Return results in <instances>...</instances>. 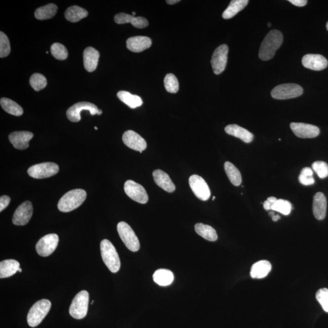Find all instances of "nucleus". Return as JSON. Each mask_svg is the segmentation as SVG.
Wrapping results in <instances>:
<instances>
[{
	"label": "nucleus",
	"mask_w": 328,
	"mask_h": 328,
	"mask_svg": "<svg viewBox=\"0 0 328 328\" xmlns=\"http://www.w3.org/2000/svg\"><path fill=\"white\" fill-rule=\"evenodd\" d=\"M283 40L282 33L277 30H273L267 33L261 45L259 57L260 59L267 61L272 59L275 52L281 47Z\"/></svg>",
	"instance_id": "obj_1"
},
{
	"label": "nucleus",
	"mask_w": 328,
	"mask_h": 328,
	"mask_svg": "<svg viewBox=\"0 0 328 328\" xmlns=\"http://www.w3.org/2000/svg\"><path fill=\"white\" fill-rule=\"evenodd\" d=\"M86 197V191L83 189L69 191L61 197L58 203V209L62 212H71L80 206Z\"/></svg>",
	"instance_id": "obj_2"
},
{
	"label": "nucleus",
	"mask_w": 328,
	"mask_h": 328,
	"mask_svg": "<svg viewBox=\"0 0 328 328\" xmlns=\"http://www.w3.org/2000/svg\"><path fill=\"white\" fill-rule=\"evenodd\" d=\"M100 251L103 262L112 273H116L120 268V261L113 244L108 239L100 243Z\"/></svg>",
	"instance_id": "obj_3"
},
{
	"label": "nucleus",
	"mask_w": 328,
	"mask_h": 328,
	"mask_svg": "<svg viewBox=\"0 0 328 328\" xmlns=\"http://www.w3.org/2000/svg\"><path fill=\"white\" fill-rule=\"evenodd\" d=\"M51 308V303L50 300L43 299L38 301L30 309L27 314V323L30 327H36L41 323V322L48 314Z\"/></svg>",
	"instance_id": "obj_4"
},
{
	"label": "nucleus",
	"mask_w": 328,
	"mask_h": 328,
	"mask_svg": "<svg viewBox=\"0 0 328 328\" xmlns=\"http://www.w3.org/2000/svg\"><path fill=\"white\" fill-rule=\"evenodd\" d=\"M89 305V293L81 291L76 295L69 308V314L73 318L80 320L86 317Z\"/></svg>",
	"instance_id": "obj_5"
},
{
	"label": "nucleus",
	"mask_w": 328,
	"mask_h": 328,
	"mask_svg": "<svg viewBox=\"0 0 328 328\" xmlns=\"http://www.w3.org/2000/svg\"><path fill=\"white\" fill-rule=\"evenodd\" d=\"M117 232L126 247L132 252L139 250L140 243L132 228L126 222H120L117 226Z\"/></svg>",
	"instance_id": "obj_6"
},
{
	"label": "nucleus",
	"mask_w": 328,
	"mask_h": 328,
	"mask_svg": "<svg viewBox=\"0 0 328 328\" xmlns=\"http://www.w3.org/2000/svg\"><path fill=\"white\" fill-rule=\"evenodd\" d=\"M303 90L299 85L286 84L278 85L272 90L271 96L273 99L285 100L302 95Z\"/></svg>",
	"instance_id": "obj_7"
},
{
	"label": "nucleus",
	"mask_w": 328,
	"mask_h": 328,
	"mask_svg": "<svg viewBox=\"0 0 328 328\" xmlns=\"http://www.w3.org/2000/svg\"><path fill=\"white\" fill-rule=\"evenodd\" d=\"M89 111L91 115L102 113V110L92 103L81 102L75 103L70 107L66 112L67 117L72 122H78L81 120L80 112L82 111Z\"/></svg>",
	"instance_id": "obj_8"
},
{
	"label": "nucleus",
	"mask_w": 328,
	"mask_h": 328,
	"mask_svg": "<svg viewBox=\"0 0 328 328\" xmlns=\"http://www.w3.org/2000/svg\"><path fill=\"white\" fill-rule=\"evenodd\" d=\"M59 171V167L53 162H44L30 167L27 170L30 177L35 179H44L56 175Z\"/></svg>",
	"instance_id": "obj_9"
},
{
	"label": "nucleus",
	"mask_w": 328,
	"mask_h": 328,
	"mask_svg": "<svg viewBox=\"0 0 328 328\" xmlns=\"http://www.w3.org/2000/svg\"><path fill=\"white\" fill-rule=\"evenodd\" d=\"M59 241V236L57 234H48L42 237L36 243V252L42 257L50 256L56 250Z\"/></svg>",
	"instance_id": "obj_10"
},
{
	"label": "nucleus",
	"mask_w": 328,
	"mask_h": 328,
	"mask_svg": "<svg viewBox=\"0 0 328 328\" xmlns=\"http://www.w3.org/2000/svg\"><path fill=\"white\" fill-rule=\"evenodd\" d=\"M228 53L229 48L226 45H222L216 49L213 54L211 64L215 74H220L226 69Z\"/></svg>",
	"instance_id": "obj_11"
},
{
	"label": "nucleus",
	"mask_w": 328,
	"mask_h": 328,
	"mask_svg": "<svg viewBox=\"0 0 328 328\" xmlns=\"http://www.w3.org/2000/svg\"><path fill=\"white\" fill-rule=\"evenodd\" d=\"M189 185L191 190L197 198L205 201L211 197V190L208 184L204 179L199 175L191 176L189 178Z\"/></svg>",
	"instance_id": "obj_12"
},
{
	"label": "nucleus",
	"mask_w": 328,
	"mask_h": 328,
	"mask_svg": "<svg viewBox=\"0 0 328 328\" xmlns=\"http://www.w3.org/2000/svg\"><path fill=\"white\" fill-rule=\"evenodd\" d=\"M125 192L128 196L137 202L146 203L148 200V196L145 188L136 182L129 180L124 185Z\"/></svg>",
	"instance_id": "obj_13"
},
{
	"label": "nucleus",
	"mask_w": 328,
	"mask_h": 328,
	"mask_svg": "<svg viewBox=\"0 0 328 328\" xmlns=\"http://www.w3.org/2000/svg\"><path fill=\"white\" fill-rule=\"evenodd\" d=\"M33 214L32 203L30 201H25L18 206L15 211L12 222L17 226H24L29 223Z\"/></svg>",
	"instance_id": "obj_14"
},
{
	"label": "nucleus",
	"mask_w": 328,
	"mask_h": 328,
	"mask_svg": "<svg viewBox=\"0 0 328 328\" xmlns=\"http://www.w3.org/2000/svg\"><path fill=\"white\" fill-rule=\"evenodd\" d=\"M290 127L294 135L300 138H314L320 134V129L311 124L293 122Z\"/></svg>",
	"instance_id": "obj_15"
},
{
	"label": "nucleus",
	"mask_w": 328,
	"mask_h": 328,
	"mask_svg": "<svg viewBox=\"0 0 328 328\" xmlns=\"http://www.w3.org/2000/svg\"><path fill=\"white\" fill-rule=\"evenodd\" d=\"M122 140L125 145L132 150L142 153L147 148V142L139 134L132 130L127 131L125 132Z\"/></svg>",
	"instance_id": "obj_16"
},
{
	"label": "nucleus",
	"mask_w": 328,
	"mask_h": 328,
	"mask_svg": "<svg viewBox=\"0 0 328 328\" xmlns=\"http://www.w3.org/2000/svg\"><path fill=\"white\" fill-rule=\"evenodd\" d=\"M302 64L306 68L314 71H321L326 68L327 60L320 54H307L303 57Z\"/></svg>",
	"instance_id": "obj_17"
},
{
	"label": "nucleus",
	"mask_w": 328,
	"mask_h": 328,
	"mask_svg": "<svg viewBox=\"0 0 328 328\" xmlns=\"http://www.w3.org/2000/svg\"><path fill=\"white\" fill-rule=\"evenodd\" d=\"M33 136L31 132H15L9 135V139L14 148L18 150H25L29 147V142Z\"/></svg>",
	"instance_id": "obj_18"
},
{
	"label": "nucleus",
	"mask_w": 328,
	"mask_h": 328,
	"mask_svg": "<svg viewBox=\"0 0 328 328\" xmlns=\"http://www.w3.org/2000/svg\"><path fill=\"white\" fill-rule=\"evenodd\" d=\"M152 44L151 39L145 36H133L127 39V47L134 53H141L150 48Z\"/></svg>",
	"instance_id": "obj_19"
},
{
	"label": "nucleus",
	"mask_w": 328,
	"mask_h": 328,
	"mask_svg": "<svg viewBox=\"0 0 328 328\" xmlns=\"http://www.w3.org/2000/svg\"><path fill=\"white\" fill-rule=\"evenodd\" d=\"M115 22L117 24L131 23L136 28L142 29L148 26V21L145 18L135 17L125 13L118 14L114 17Z\"/></svg>",
	"instance_id": "obj_20"
},
{
	"label": "nucleus",
	"mask_w": 328,
	"mask_h": 328,
	"mask_svg": "<svg viewBox=\"0 0 328 328\" xmlns=\"http://www.w3.org/2000/svg\"><path fill=\"white\" fill-rule=\"evenodd\" d=\"M327 201L326 197L321 192L315 194L313 200L312 210L314 217L318 220H322L326 217Z\"/></svg>",
	"instance_id": "obj_21"
},
{
	"label": "nucleus",
	"mask_w": 328,
	"mask_h": 328,
	"mask_svg": "<svg viewBox=\"0 0 328 328\" xmlns=\"http://www.w3.org/2000/svg\"><path fill=\"white\" fill-rule=\"evenodd\" d=\"M100 54L98 51L92 47L85 49L84 53V63L85 69L88 72H93L98 65Z\"/></svg>",
	"instance_id": "obj_22"
},
{
	"label": "nucleus",
	"mask_w": 328,
	"mask_h": 328,
	"mask_svg": "<svg viewBox=\"0 0 328 328\" xmlns=\"http://www.w3.org/2000/svg\"><path fill=\"white\" fill-rule=\"evenodd\" d=\"M154 181L158 186L167 192L172 193L176 189L175 185L168 174L161 170H156L153 173Z\"/></svg>",
	"instance_id": "obj_23"
},
{
	"label": "nucleus",
	"mask_w": 328,
	"mask_h": 328,
	"mask_svg": "<svg viewBox=\"0 0 328 328\" xmlns=\"http://www.w3.org/2000/svg\"><path fill=\"white\" fill-rule=\"evenodd\" d=\"M225 132L228 135L236 137L245 143H251L254 139L253 134L248 130L238 126V125H229L225 128Z\"/></svg>",
	"instance_id": "obj_24"
},
{
	"label": "nucleus",
	"mask_w": 328,
	"mask_h": 328,
	"mask_svg": "<svg viewBox=\"0 0 328 328\" xmlns=\"http://www.w3.org/2000/svg\"><path fill=\"white\" fill-rule=\"evenodd\" d=\"M271 269V264L268 261H258L252 266L251 270V277L257 279L266 277Z\"/></svg>",
	"instance_id": "obj_25"
},
{
	"label": "nucleus",
	"mask_w": 328,
	"mask_h": 328,
	"mask_svg": "<svg viewBox=\"0 0 328 328\" xmlns=\"http://www.w3.org/2000/svg\"><path fill=\"white\" fill-rule=\"evenodd\" d=\"M20 269V263L15 260H6L0 263V278L10 277Z\"/></svg>",
	"instance_id": "obj_26"
},
{
	"label": "nucleus",
	"mask_w": 328,
	"mask_h": 328,
	"mask_svg": "<svg viewBox=\"0 0 328 328\" xmlns=\"http://www.w3.org/2000/svg\"><path fill=\"white\" fill-rule=\"evenodd\" d=\"M153 280L161 286H167L171 284L174 280V275L171 270L160 269L156 270L153 276Z\"/></svg>",
	"instance_id": "obj_27"
},
{
	"label": "nucleus",
	"mask_w": 328,
	"mask_h": 328,
	"mask_svg": "<svg viewBox=\"0 0 328 328\" xmlns=\"http://www.w3.org/2000/svg\"><path fill=\"white\" fill-rule=\"evenodd\" d=\"M249 3L248 0H233L223 14L224 19H230L244 9Z\"/></svg>",
	"instance_id": "obj_28"
},
{
	"label": "nucleus",
	"mask_w": 328,
	"mask_h": 328,
	"mask_svg": "<svg viewBox=\"0 0 328 328\" xmlns=\"http://www.w3.org/2000/svg\"><path fill=\"white\" fill-rule=\"evenodd\" d=\"M117 96L121 102L132 109L139 107L143 103L141 97L137 95H134V94L128 92V91H119V92H118Z\"/></svg>",
	"instance_id": "obj_29"
},
{
	"label": "nucleus",
	"mask_w": 328,
	"mask_h": 328,
	"mask_svg": "<svg viewBox=\"0 0 328 328\" xmlns=\"http://www.w3.org/2000/svg\"><path fill=\"white\" fill-rule=\"evenodd\" d=\"M88 12L77 6H71L66 9L65 13L66 19L72 23L78 22L88 16Z\"/></svg>",
	"instance_id": "obj_30"
},
{
	"label": "nucleus",
	"mask_w": 328,
	"mask_h": 328,
	"mask_svg": "<svg viewBox=\"0 0 328 328\" xmlns=\"http://www.w3.org/2000/svg\"><path fill=\"white\" fill-rule=\"evenodd\" d=\"M196 232L202 238L210 241H215L218 239L216 230L211 226L202 223H197L194 226Z\"/></svg>",
	"instance_id": "obj_31"
},
{
	"label": "nucleus",
	"mask_w": 328,
	"mask_h": 328,
	"mask_svg": "<svg viewBox=\"0 0 328 328\" xmlns=\"http://www.w3.org/2000/svg\"><path fill=\"white\" fill-rule=\"evenodd\" d=\"M57 9V6L53 3L42 6L35 11V17L39 20L50 19L56 14Z\"/></svg>",
	"instance_id": "obj_32"
},
{
	"label": "nucleus",
	"mask_w": 328,
	"mask_h": 328,
	"mask_svg": "<svg viewBox=\"0 0 328 328\" xmlns=\"http://www.w3.org/2000/svg\"><path fill=\"white\" fill-rule=\"evenodd\" d=\"M224 170L231 183L235 185V186H239L241 184L242 177L241 173L233 163L230 162H225Z\"/></svg>",
	"instance_id": "obj_33"
},
{
	"label": "nucleus",
	"mask_w": 328,
	"mask_h": 328,
	"mask_svg": "<svg viewBox=\"0 0 328 328\" xmlns=\"http://www.w3.org/2000/svg\"><path fill=\"white\" fill-rule=\"evenodd\" d=\"M0 103L2 108L9 114L15 116H20L23 114V108L18 103L10 99L3 97L0 100Z\"/></svg>",
	"instance_id": "obj_34"
},
{
	"label": "nucleus",
	"mask_w": 328,
	"mask_h": 328,
	"mask_svg": "<svg viewBox=\"0 0 328 328\" xmlns=\"http://www.w3.org/2000/svg\"><path fill=\"white\" fill-rule=\"evenodd\" d=\"M30 86L36 91H39L47 87V80L44 75L35 73L30 78Z\"/></svg>",
	"instance_id": "obj_35"
},
{
	"label": "nucleus",
	"mask_w": 328,
	"mask_h": 328,
	"mask_svg": "<svg viewBox=\"0 0 328 328\" xmlns=\"http://www.w3.org/2000/svg\"><path fill=\"white\" fill-rule=\"evenodd\" d=\"M272 211L281 213L282 215H288L292 211V204L290 201L284 199H277L273 203Z\"/></svg>",
	"instance_id": "obj_36"
},
{
	"label": "nucleus",
	"mask_w": 328,
	"mask_h": 328,
	"mask_svg": "<svg viewBox=\"0 0 328 328\" xmlns=\"http://www.w3.org/2000/svg\"><path fill=\"white\" fill-rule=\"evenodd\" d=\"M51 51L52 55L57 60H66L68 56V51L65 46L59 43H56L52 45Z\"/></svg>",
	"instance_id": "obj_37"
},
{
	"label": "nucleus",
	"mask_w": 328,
	"mask_h": 328,
	"mask_svg": "<svg viewBox=\"0 0 328 328\" xmlns=\"http://www.w3.org/2000/svg\"><path fill=\"white\" fill-rule=\"evenodd\" d=\"M164 86L169 93H176L179 91V81L176 76L173 74H168L164 78Z\"/></svg>",
	"instance_id": "obj_38"
},
{
	"label": "nucleus",
	"mask_w": 328,
	"mask_h": 328,
	"mask_svg": "<svg viewBox=\"0 0 328 328\" xmlns=\"http://www.w3.org/2000/svg\"><path fill=\"white\" fill-rule=\"evenodd\" d=\"M11 53V45L8 36L3 32H0V57L4 58Z\"/></svg>",
	"instance_id": "obj_39"
},
{
	"label": "nucleus",
	"mask_w": 328,
	"mask_h": 328,
	"mask_svg": "<svg viewBox=\"0 0 328 328\" xmlns=\"http://www.w3.org/2000/svg\"><path fill=\"white\" fill-rule=\"evenodd\" d=\"M312 169L317 173L321 179L326 178L328 176V166L323 161H316L312 163Z\"/></svg>",
	"instance_id": "obj_40"
},
{
	"label": "nucleus",
	"mask_w": 328,
	"mask_h": 328,
	"mask_svg": "<svg viewBox=\"0 0 328 328\" xmlns=\"http://www.w3.org/2000/svg\"><path fill=\"white\" fill-rule=\"evenodd\" d=\"M316 299L320 304L322 308L325 312L328 313V290L326 288H322L316 293Z\"/></svg>",
	"instance_id": "obj_41"
},
{
	"label": "nucleus",
	"mask_w": 328,
	"mask_h": 328,
	"mask_svg": "<svg viewBox=\"0 0 328 328\" xmlns=\"http://www.w3.org/2000/svg\"><path fill=\"white\" fill-rule=\"evenodd\" d=\"M301 184L304 185H311L315 183L314 178L313 176H306L300 174L299 177Z\"/></svg>",
	"instance_id": "obj_42"
},
{
	"label": "nucleus",
	"mask_w": 328,
	"mask_h": 328,
	"mask_svg": "<svg viewBox=\"0 0 328 328\" xmlns=\"http://www.w3.org/2000/svg\"><path fill=\"white\" fill-rule=\"evenodd\" d=\"M11 198L8 196L3 195L0 197V212L5 210L10 203Z\"/></svg>",
	"instance_id": "obj_43"
},
{
	"label": "nucleus",
	"mask_w": 328,
	"mask_h": 328,
	"mask_svg": "<svg viewBox=\"0 0 328 328\" xmlns=\"http://www.w3.org/2000/svg\"><path fill=\"white\" fill-rule=\"evenodd\" d=\"M289 2L298 7H303L306 5L307 2H308L306 0H290Z\"/></svg>",
	"instance_id": "obj_44"
},
{
	"label": "nucleus",
	"mask_w": 328,
	"mask_h": 328,
	"mask_svg": "<svg viewBox=\"0 0 328 328\" xmlns=\"http://www.w3.org/2000/svg\"><path fill=\"white\" fill-rule=\"evenodd\" d=\"M300 174L306 176H312L313 171L311 168H309V167H306V168L303 169L302 172H301Z\"/></svg>",
	"instance_id": "obj_45"
},
{
	"label": "nucleus",
	"mask_w": 328,
	"mask_h": 328,
	"mask_svg": "<svg viewBox=\"0 0 328 328\" xmlns=\"http://www.w3.org/2000/svg\"><path fill=\"white\" fill-rule=\"evenodd\" d=\"M272 205L273 203L269 202L268 200H266L263 203L264 209L266 210V211H269V210H271Z\"/></svg>",
	"instance_id": "obj_46"
},
{
	"label": "nucleus",
	"mask_w": 328,
	"mask_h": 328,
	"mask_svg": "<svg viewBox=\"0 0 328 328\" xmlns=\"http://www.w3.org/2000/svg\"><path fill=\"white\" fill-rule=\"evenodd\" d=\"M276 200H277V199H276V197L273 196L269 197L267 199V200H268L269 202L272 203H275L276 201Z\"/></svg>",
	"instance_id": "obj_47"
},
{
	"label": "nucleus",
	"mask_w": 328,
	"mask_h": 328,
	"mask_svg": "<svg viewBox=\"0 0 328 328\" xmlns=\"http://www.w3.org/2000/svg\"><path fill=\"white\" fill-rule=\"evenodd\" d=\"M179 0H169V1H167L166 2L168 3L169 5H175L176 3H179Z\"/></svg>",
	"instance_id": "obj_48"
},
{
	"label": "nucleus",
	"mask_w": 328,
	"mask_h": 328,
	"mask_svg": "<svg viewBox=\"0 0 328 328\" xmlns=\"http://www.w3.org/2000/svg\"><path fill=\"white\" fill-rule=\"evenodd\" d=\"M272 218V220L273 221H278L279 220V219H280V217H279V216L278 215H274V216H273Z\"/></svg>",
	"instance_id": "obj_49"
},
{
	"label": "nucleus",
	"mask_w": 328,
	"mask_h": 328,
	"mask_svg": "<svg viewBox=\"0 0 328 328\" xmlns=\"http://www.w3.org/2000/svg\"><path fill=\"white\" fill-rule=\"evenodd\" d=\"M269 215H270V216H271V217H272L273 216H274V215H275V214H274V212H269Z\"/></svg>",
	"instance_id": "obj_50"
},
{
	"label": "nucleus",
	"mask_w": 328,
	"mask_h": 328,
	"mask_svg": "<svg viewBox=\"0 0 328 328\" xmlns=\"http://www.w3.org/2000/svg\"><path fill=\"white\" fill-rule=\"evenodd\" d=\"M18 271H19L20 272H22V269H21L20 268V269H19V270H18Z\"/></svg>",
	"instance_id": "obj_51"
},
{
	"label": "nucleus",
	"mask_w": 328,
	"mask_h": 328,
	"mask_svg": "<svg viewBox=\"0 0 328 328\" xmlns=\"http://www.w3.org/2000/svg\"><path fill=\"white\" fill-rule=\"evenodd\" d=\"M326 29L328 30V21H327V23L326 24Z\"/></svg>",
	"instance_id": "obj_52"
},
{
	"label": "nucleus",
	"mask_w": 328,
	"mask_h": 328,
	"mask_svg": "<svg viewBox=\"0 0 328 328\" xmlns=\"http://www.w3.org/2000/svg\"><path fill=\"white\" fill-rule=\"evenodd\" d=\"M215 199V196L213 197V199H212V200H214Z\"/></svg>",
	"instance_id": "obj_53"
},
{
	"label": "nucleus",
	"mask_w": 328,
	"mask_h": 328,
	"mask_svg": "<svg viewBox=\"0 0 328 328\" xmlns=\"http://www.w3.org/2000/svg\"><path fill=\"white\" fill-rule=\"evenodd\" d=\"M133 15H136L135 12H133Z\"/></svg>",
	"instance_id": "obj_54"
},
{
	"label": "nucleus",
	"mask_w": 328,
	"mask_h": 328,
	"mask_svg": "<svg viewBox=\"0 0 328 328\" xmlns=\"http://www.w3.org/2000/svg\"><path fill=\"white\" fill-rule=\"evenodd\" d=\"M270 26H271V24L268 23V26L270 27Z\"/></svg>",
	"instance_id": "obj_55"
},
{
	"label": "nucleus",
	"mask_w": 328,
	"mask_h": 328,
	"mask_svg": "<svg viewBox=\"0 0 328 328\" xmlns=\"http://www.w3.org/2000/svg\"><path fill=\"white\" fill-rule=\"evenodd\" d=\"M94 129H95L96 130H98V129H97V127H94Z\"/></svg>",
	"instance_id": "obj_56"
}]
</instances>
